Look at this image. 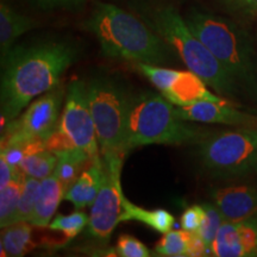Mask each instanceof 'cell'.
<instances>
[{"label":"cell","mask_w":257,"mask_h":257,"mask_svg":"<svg viewBox=\"0 0 257 257\" xmlns=\"http://www.w3.org/2000/svg\"><path fill=\"white\" fill-rule=\"evenodd\" d=\"M36 27V21L21 14L6 0L0 2V56L4 60L16 41Z\"/></svg>","instance_id":"16"},{"label":"cell","mask_w":257,"mask_h":257,"mask_svg":"<svg viewBox=\"0 0 257 257\" xmlns=\"http://www.w3.org/2000/svg\"><path fill=\"white\" fill-rule=\"evenodd\" d=\"M79 55L78 44L67 40H47L12 48L2 60L3 124L18 117L36 96L55 87Z\"/></svg>","instance_id":"1"},{"label":"cell","mask_w":257,"mask_h":257,"mask_svg":"<svg viewBox=\"0 0 257 257\" xmlns=\"http://www.w3.org/2000/svg\"><path fill=\"white\" fill-rule=\"evenodd\" d=\"M67 89L61 82L30 102L27 110L3 126L2 148L48 141L59 125Z\"/></svg>","instance_id":"9"},{"label":"cell","mask_w":257,"mask_h":257,"mask_svg":"<svg viewBox=\"0 0 257 257\" xmlns=\"http://www.w3.org/2000/svg\"><path fill=\"white\" fill-rule=\"evenodd\" d=\"M206 86L207 85L204 80L195 73L191 72V70H187V72L179 70L178 76H176L175 81L173 82L172 87L166 93H163L162 95L175 106H188L199 101L232 104L223 96L211 93Z\"/></svg>","instance_id":"14"},{"label":"cell","mask_w":257,"mask_h":257,"mask_svg":"<svg viewBox=\"0 0 257 257\" xmlns=\"http://www.w3.org/2000/svg\"><path fill=\"white\" fill-rule=\"evenodd\" d=\"M56 165V154L49 149H46L24 157L18 167L25 175L43 180L54 174Z\"/></svg>","instance_id":"22"},{"label":"cell","mask_w":257,"mask_h":257,"mask_svg":"<svg viewBox=\"0 0 257 257\" xmlns=\"http://www.w3.org/2000/svg\"><path fill=\"white\" fill-rule=\"evenodd\" d=\"M41 180L32 176L25 175L23 187H22L21 198H19L18 207L16 211L14 221H30L32 213H34L35 206H36V201L38 197V192H40Z\"/></svg>","instance_id":"24"},{"label":"cell","mask_w":257,"mask_h":257,"mask_svg":"<svg viewBox=\"0 0 257 257\" xmlns=\"http://www.w3.org/2000/svg\"><path fill=\"white\" fill-rule=\"evenodd\" d=\"M124 212L121 216V223L137 220L152 227L160 233H167L172 230L175 224V218L172 213L162 208L159 210H146L133 204L128 199L124 198Z\"/></svg>","instance_id":"20"},{"label":"cell","mask_w":257,"mask_h":257,"mask_svg":"<svg viewBox=\"0 0 257 257\" xmlns=\"http://www.w3.org/2000/svg\"><path fill=\"white\" fill-rule=\"evenodd\" d=\"M89 218L85 212L76 210L68 216H56L50 221L49 229L53 231H59L66 236L67 239H73L88 225Z\"/></svg>","instance_id":"27"},{"label":"cell","mask_w":257,"mask_h":257,"mask_svg":"<svg viewBox=\"0 0 257 257\" xmlns=\"http://www.w3.org/2000/svg\"><path fill=\"white\" fill-rule=\"evenodd\" d=\"M37 6L44 10H68L79 11L86 5L87 0H32Z\"/></svg>","instance_id":"30"},{"label":"cell","mask_w":257,"mask_h":257,"mask_svg":"<svg viewBox=\"0 0 257 257\" xmlns=\"http://www.w3.org/2000/svg\"><path fill=\"white\" fill-rule=\"evenodd\" d=\"M64 193L66 192L55 174L41 180L36 206H35L30 223L37 227L49 226L61 200L64 198Z\"/></svg>","instance_id":"17"},{"label":"cell","mask_w":257,"mask_h":257,"mask_svg":"<svg viewBox=\"0 0 257 257\" xmlns=\"http://www.w3.org/2000/svg\"><path fill=\"white\" fill-rule=\"evenodd\" d=\"M104 180L102 159L89 165L76 179V181L64 193V200L70 201L75 210L89 206L95 200Z\"/></svg>","instance_id":"15"},{"label":"cell","mask_w":257,"mask_h":257,"mask_svg":"<svg viewBox=\"0 0 257 257\" xmlns=\"http://www.w3.org/2000/svg\"><path fill=\"white\" fill-rule=\"evenodd\" d=\"M198 156L213 178L239 179L257 174V128L211 133L199 143Z\"/></svg>","instance_id":"6"},{"label":"cell","mask_w":257,"mask_h":257,"mask_svg":"<svg viewBox=\"0 0 257 257\" xmlns=\"http://www.w3.org/2000/svg\"><path fill=\"white\" fill-rule=\"evenodd\" d=\"M24 179L25 174L18 167L11 181L4 188L0 189V226L2 229L14 221Z\"/></svg>","instance_id":"21"},{"label":"cell","mask_w":257,"mask_h":257,"mask_svg":"<svg viewBox=\"0 0 257 257\" xmlns=\"http://www.w3.org/2000/svg\"><path fill=\"white\" fill-rule=\"evenodd\" d=\"M142 17L176 51L188 70L200 76L208 87L233 105L246 101L239 86L210 49L193 34L185 17L174 6H150L143 11Z\"/></svg>","instance_id":"4"},{"label":"cell","mask_w":257,"mask_h":257,"mask_svg":"<svg viewBox=\"0 0 257 257\" xmlns=\"http://www.w3.org/2000/svg\"><path fill=\"white\" fill-rule=\"evenodd\" d=\"M175 112L182 120L257 128L256 115L237 110L229 102L219 104L212 101H199L188 106H176Z\"/></svg>","instance_id":"13"},{"label":"cell","mask_w":257,"mask_h":257,"mask_svg":"<svg viewBox=\"0 0 257 257\" xmlns=\"http://www.w3.org/2000/svg\"><path fill=\"white\" fill-rule=\"evenodd\" d=\"M115 255L120 257H148L150 250L144 244L130 234H121L114 248Z\"/></svg>","instance_id":"28"},{"label":"cell","mask_w":257,"mask_h":257,"mask_svg":"<svg viewBox=\"0 0 257 257\" xmlns=\"http://www.w3.org/2000/svg\"><path fill=\"white\" fill-rule=\"evenodd\" d=\"M85 28L94 35L101 54L108 59L162 67L180 60L176 51L146 21L115 5L96 3Z\"/></svg>","instance_id":"2"},{"label":"cell","mask_w":257,"mask_h":257,"mask_svg":"<svg viewBox=\"0 0 257 257\" xmlns=\"http://www.w3.org/2000/svg\"><path fill=\"white\" fill-rule=\"evenodd\" d=\"M185 19L239 86L246 101L257 107V50L249 32L232 19L198 9H192Z\"/></svg>","instance_id":"3"},{"label":"cell","mask_w":257,"mask_h":257,"mask_svg":"<svg viewBox=\"0 0 257 257\" xmlns=\"http://www.w3.org/2000/svg\"><path fill=\"white\" fill-rule=\"evenodd\" d=\"M30 221H15L2 229V256L21 257L34 248Z\"/></svg>","instance_id":"19"},{"label":"cell","mask_w":257,"mask_h":257,"mask_svg":"<svg viewBox=\"0 0 257 257\" xmlns=\"http://www.w3.org/2000/svg\"><path fill=\"white\" fill-rule=\"evenodd\" d=\"M256 40H257V30H256Z\"/></svg>","instance_id":"33"},{"label":"cell","mask_w":257,"mask_h":257,"mask_svg":"<svg viewBox=\"0 0 257 257\" xmlns=\"http://www.w3.org/2000/svg\"><path fill=\"white\" fill-rule=\"evenodd\" d=\"M256 175V174H255ZM213 204L226 221H240L257 214V176L242 184L213 189Z\"/></svg>","instance_id":"12"},{"label":"cell","mask_w":257,"mask_h":257,"mask_svg":"<svg viewBox=\"0 0 257 257\" xmlns=\"http://www.w3.org/2000/svg\"><path fill=\"white\" fill-rule=\"evenodd\" d=\"M212 131L178 117L175 107L163 95L142 92L130 96L123 150L150 144H199Z\"/></svg>","instance_id":"5"},{"label":"cell","mask_w":257,"mask_h":257,"mask_svg":"<svg viewBox=\"0 0 257 257\" xmlns=\"http://www.w3.org/2000/svg\"><path fill=\"white\" fill-rule=\"evenodd\" d=\"M135 67H136V69L140 70L147 79H149V81L152 82L162 94L172 87L173 82L175 81L176 76H178L179 74V70L168 68V67L154 66V64H148L142 62L135 63Z\"/></svg>","instance_id":"26"},{"label":"cell","mask_w":257,"mask_h":257,"mask_svg":"<svg viewBox=\"0 0 257 257\" xmlns=\"http://www.w3.org/2000/svg\"><path fill=\"white\" fill-rule=\"evenodd\" d=\"M191 232L185 230H170L163 234L157 243L155 252L160 256L184 257L189 256L188 244Z\"/></svg>","instance_id":"23"},{"label":"cell","mask_w":257,"mask_h":257,"mask_svg":"<svg viewBox=\"0 0 257 257\" xmlns=\"http://www.w3.org/2000/svg\"><path fill=\"white\" fill-rule=\"evenodd\" d=\"M227 10L242 16H257V0H220Z\"/></svg>","instance_id":"31"},{"label":"cell","mask_w":257,"mask_h":257,"mask_svg":"<svg viewBox=\"0 0 257 257\" xmlns=\"http://www.w3.org/2000/svg\"><path fill=\"white\" fill-rule=\"evenodd\" d=\"M202 206L205 208V217L200 227H199L198 233L200 234L205 245H206L207 255L212 256V244L216 239L221 224L224 223V217L220 213L219 208L216 206V204L205 202V204H202Z\"/></svg>","instance_id":"25"},{"label":"cell","mask_w":257,"mask_h":257,"mask_svg":"<svg viewBox=\"0 0 257 257\" xmlns=\"http://www.w3.org/2000/svg\"><path fill=\"white\" fill-rule=\"evenodd\" d=\"M72 148L85 150L93 162L101 159L88 105L87 86L80 79L69 83L59 125L47 141V149L54 153Z\"/></svg>","instance_id":"8"},{"label":"cell","mask_w":257,"mask_h":257,"mask_svg":"<svg viewBox=\"0 0 257 257\" xmlns=\"http://www.w3.org/2000/svg\"><path fill=\"white\" fill-rule=\"evenodd\" d=\"M57 156V165L54 174L59 179L64 192L81 175L85 166L92 165L93 160L85 150L79 148L64 149L55 152Z\"/></svg>","instance_id":"18"},{"label":"cell","mask_w":257,"mask_h":257,"mask_svg":"<svg viewBox=\"0 0 257 257\" xmlns=\"http://www.w3.org/2000/svg\"><path fill=\"white\" fill-rule=\"evenodd\" d=\"M205 217V208L202 205H193L182 213L180 224L181 229L188 232H197Z\"/></svg>","instance_id":"29"},{"label":"cell","mask_w":257,"mask_h":257,"mask_svg":"<svg viewBox=\"0 0 257 257\" xmlns=\"http://www.w3.org/2000/svg\"><path fill=\"white\" fill-rule=\"evenodd\" d=\"M86 86L101 157L125 156L123 143L131 95L110 76H98Z\"/></svg>","instance_id":"7"},{"label":"cell","mask_w":257,"mask_h":257,"mask_svg":"<svg viewBox=\"0 0 257 257\" xmlns=\"http://www.w3.org/2000/svg\"><path fill=\"white\" fill-rule=\"evenodd\" d=\"M212 256L256 257L257 214L240 221L224 220L212 244Z\"/></svg>","instance_id":"11"},{"label":"cell","mask_w":257,"mask_h":257,"mask_svg":"<svg viewBox=\"0 0 257 257\" xmlns=\"http://www.w3.org/2000/svg\"><path fill=\"white\" fill-rule=\"evenodd\" d=\"M17 168H14L4 157L0 156V189L4 188L11 181Z\"/></svg>","instance_id":"32"},{"label":"cell","mask_w":257,"mask_h":257,"mask_svg":"<svg viewBox=\"0 0 257 257\" xmlns=\"http://www.w3.org/2000/svg\"><path fill=\"white\" fill-rule=\"evenodd\" d=\"M123 155L101 157L104 163V180L91 205V216L87 233L92 238L106 243L118 224L121 223L124 212V193L120 184Z\"/></svg>","instance_id":"10"}]
</instances>
